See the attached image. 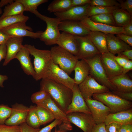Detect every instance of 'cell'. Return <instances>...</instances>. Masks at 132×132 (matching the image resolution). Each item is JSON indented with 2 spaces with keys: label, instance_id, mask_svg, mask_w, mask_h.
I'll return each instance as SVG.
<instances>
[{
  "label": "cell",
  "instance_id": "1",
  "mask_svg": "<svg viewBox=\"0 0 132 132\" xmlns=\"http://www.w3.org/2000/svg\"><path fill=\"white\" fill-rule=\"evenodd\" d=\"M40 90L47 92L58 107L66 113L72 97L71 89L53 80L43 78L40 83Z\"/></svg>",
  "mask_w": 132,
  "mask_h": 132
},
{
  "label": "cell",
  "instance_id": "2",
  "mask_svg": "<svg viewBox=\"0 0 132 132\" xmlns=\"http://www.w3.org/2000/svg\"><path fill=\"white\" fill-rule=\"evenodd\" d=\"M24 46L34 58L33 67L35 73L34 79L36 81L42 79L51 60L50 50L38 49L33 45L29 44Z\"/></svg>",
  "mask_w": 132,
  "mask_h": 132
},
{
  "label": "cell",
  "instance_id": "3",
  "mask_svg": "<svg viewBox=\"0 0 132 132\" xmlns=\"http://www.w3.org/2000/svg\"><path fill=\"white\" fill-rule=\"evenodd\" d=\"M50 50L53 62L68 75H70L78 60L76 57L58 45L52 47Z\"/></svg>",
  "mask_w": 132,
  "mask_h": 132
},
{
  "label": "cell",
  "instance_id": "4",
  "mask_svg": "<svg viewBox=\"0 0 132 132\" xmlns=\"http://www.w3.org/2000/svg\"><path fill=\"white\" fill-rule=\"evenodd\" d=\"M93 99L99 101L110 110V113H113L132 108V101L123 99L112 93L108 92L94 94Z\"/></svg>",
  "mask_w": 132,
  "mask_h": 132
},
{
  "label": "cell",
  "instance_id": "5",
  "mask_svg": "<svg viewBox=\"0 0 132 132\" xmlns=\"http://www.w3.org/2000/svg\"><path fill=\"white\" fill-rule=\"evenodd\" d=\"M33 14L45 22L46 24V29L42 32L39 38L40 39L47 45L56 44L60 33L58 26L61 21L58 18H52L43 15L37 10Z\"/></svg>",
  "mask_w": 132,
  "mask_h": 132
},
{
  "label": "cell",
  "instance_id": "6",
  "mask_svg": "<svg viewBox=\"0 0 132 132\" xmlns=\"http://www.w3.org/2000/svg\"><path fill=\"white\" fill-rule=\"evenodd\" d=\"M100 54L90 59H84L89 66V75L99 83L105 86L110 91L116 90V88L110 82L101 62L100 58Z\"/></svg>",
  "mask_w": 132,
  "mask_h": 132
},
{
  "label": "cell",
  "instance_id": "7",
  "mask_svg": "<svg viewBox=\"0 0 132 132\" xmlns=\"http://www.w3.org/2000/svg\"><path fill=\"white\" fill-rule=\"evenodd\" d=\"M44 78L62 84L72 90L75 84L74 79L58 65L54 64L51 59L43 76V78Z\"/></svg>",
  "mask_w": 132,
  "mask_h": 132
},
{
  "label": "cell",
  "instance_id": "8",
  "mask_svg": "<svg viewBox=\"0 0 132 132\" xmlns=\"http://www.w3.org/2000/svg\"><path fill=\"white\" fill-rule=\"evenodd\" d=\"M78 86L84 99H92L91 97L95 94L110 91L109 89L99 83L90 75Z\"/></svg>",
  "mask_w": 132,
  "mask_h": 132
},
{
  "label": "cell",
  "instance_id": "9",
  "mask_svg": "<svg viewBox=\"0 0 132 132\" xmlns=\"http://www.w3.org/2000/svg\"><path fill=\"white\" fill-rule=\"evenodd\" d=\"M25 23H17L2 29L0 31L11 37H29L34 39L39 38L43 32H32V29L27 25Z\"/></svg>",
  "mask_w": 132,
  "mask_h": 132
},
{
  "label": "cell",
  "instance_id": "10",
  "mask_svg": "<svg viewBox=\"0 0 132 132\" xmlns=\"http://www.w3.org/2000/svg\"><path fill=\"white\" fill-rule=\"evenodd\" d=\"M78 48L77 55L78 60L89 59L101 54L87 36H75Z\"/></svg>",
  "mask_w": 132,
  "mask_h": 132
},
{
  "label": "cell",
  "instance_id": "11",
  "mask_svg": "<svg viewBox=\"0 0 132 132\" xmlns=\"http://www.w3.org/2000/svg\"><path fill=\"white\" fill-rule=\"evenodd\" d=\"M96 124L104 122L107 116L110 113V110L101 102L96 100L85 99Z\"/></svg>",
  "mask_w": 132,
  "mask_h": 132
},
{
  "label": "cell",
  "instance_id": "12",
  "mask_svg": "<svg viewBox=\"0 0 132 132\" xmlns=\"http://www.w3.org/2000/svg\"><path fill=\"white\" fill-rule=\"evenodd\" d=\"M66 115L70 123L77 126L84 132H91L96 124L91 114L77 112Z\"/></svg>",
  "mask_w": 132,
  "mask_h": 132
},
{
  "label": "cell",
  "instance_id": "13",
  "mask_svg": "<svg viewBox=\"0 0 132 132\" xmlns=\"http://www.w3.org/2000/svg\"><path fill=\"white\" fill-rule=\"evenodd\" d=\"M73 95L70 103L68 106L66 113L81 112L91 114L85 99L79 88L78 85L75 84L72 89Z\"/></svg>",
  "mask_w": 132,
  "mask_h": 132
},
{
  "label": "cell",
  "instance_id": "14",
  "mask_svg": "<svg viewBox=\"0 0 132 132\" xmlns=\"http://www.w3.org/2000/svg\"><path fill=\"white\" fill-rule=\"evenodd\" d=\"M80 21L90 31H98L106 34H117L124 33L123 27L112 26L97 23L91 20L89 17H86Z\"/></svg>",
  "mask_w": 132,
  "mask_h": 132
},
{
  "label": "cell",
  "instance_id": "15",
  "mask_svg": "<svg viewBox=\"0 0 132 132\" xmlns=\"http://www.w3.org/2000/svg\"><path fill=\"white\" fill-rule=\"evenodd\" d=\"M89 4L80 6H72L61 12L54 13L56 18L61 21L70 20L80 21L87 17V10Z\"/></svg>",
  "mask_w": 132,
  "mask_h": 132
},
{
  "label": "cell",
  "instance_id": "16",
  "mask_svg": "<svg viewBox=\"0 0 132 132\" xmlns=\"http://www.w3.org/2000/svg\"><path fill=\"white\" fill-rule=\"evenodd\" d=\"M58 28L60 31L75 36H87L91 32L80 21H61Z\"/></svg>",
  "mask_w": 132,
  "mask_h": 132
},
{
  "label": "cell",
  "instance_id": "17",
  "mask_svg": "<svg viewBox=\"0 0 132 132\" xmlns=\"http://www.w3.org/2000/svg\"><path fill=\"white\" fill-rule=\"evenodd\" d=\"M10 117L5 124L8 126L19 125L26 122L29 107L22 104L15 103L12 106Z\"/></svg>",
  "mask_w": 132,
  "mask_h": 132
},
{
  "label": "cell",
  "instance_id": "18",
  "mask_svg": "<svg viewBox=\"0 0 132 132\" xmlns=\"http://www.w3.org/2000/svg\"><path fill=\"white\" fill-rule=\"evenodd\" d=\"M114 55L109 52L100 54V58L102 64L110 79L121 74L122 68L114 58Z\"/></svg>",
  "mask_w": 132,
  "mask_h": 132
},
{
  "label": "cell",
  "instance_id": "19",
  "mask_svg": "<svg viewBox=\"0 0 132 132\" xmlns=\"http://www.w3.org/2000/svg\"><path fill=\"white\" fill-rule=\"evenodd\" d=\"M36 104L48 110L53 115L55 119L60 120L64 124L70 123L66 114L58 107L49 95L44 100Z\"/></svg>",
  "mask_w": 132,
  "mask_h": 132
},
{
  "label": "cell",
  "instance_id": "20",
  "mask_svg": "<svg viewBox=\"0 0 132 132\" xmlns=\"http://www.w3.org/2000/svg\"><path fill=\"white\" fill-rule=\"evenodd\" d=\"M56 44L75 56L77 54L78 46L75 35L62 32L60 33Z\"/></svg>",
  "mask_w": 132,
  "mask_h": 132
},
{
  "label": "cell",
  "instance_id": "21",
  "mask_svg": "<svg viewBox=\"0 0 132 132\" xmlns=\"http://www.w3.org/2000/svg\"><path fill=\"white\" fill-rule=\"evenodd\" d=\"M23 37H11L5 43L6 48V56L3 64V66L7 65L15 57L19 51L22 45Z\"/></svg>",
  "mask_w": 132,
  "mask_h": 132
},
{
  "label": "cell",
  "instance_id": "22",
  "mask_svg": "<svg viewBox=\"0 0 132 132\" xmlns=\"http://www.w3.org/2000/svg\"><path fill=\"white\" fill-rule=\"evenodd\" d=\"M30 55L27 49L23 45L15 58L19 62L24 72L28 75L32 76L34 79L35 73L31 61Z\"/></svg>",
  "mask_w": 132,
  "mask_h": 132
},
{
  "label": "cell",
  "instance_id": "23",
  "mask_svg": "<svg viewBox=\"0 0 132 132\" xmlns=\"http://www.w3.org/2000/svg\"><path fill=\"white\" fill-rule=\"evenodd\" d=\"M107 46L109 52L114 55L126 50L132 49L131 47L113 34H106Z\"/></svg>",
  "mask_w": 132,
  "mask_h": 132
},
{
  "label": "cell",
  "instance_id": "24",
  "mask_svg": "<svg viewBox=\"0 0 132 132\" xmlns=\"http://www.w3.org/2000/svg\"><path fill=\"white\" fill-rule=\"evenodd\" d=\"M114 122L121 124H132V109L113 113L107 117L104 123L105 125Z\"/></svg>",
  "mask_w": 132,
  "mask_h": 132
},
{
  "label": "cell",
  "instance_id": "25",
  "mask_svg": "<svg viewBox=\"0 0 132 132\" xmlns=\"http://www.w3.org/2000/svg\"><path fill=\"white\" fill-rule=\"evenodd\" d=\"M109 80L115 87L116 90L132 92V80L126 74H121L110 79Z\"/></svg>",
  "mask_w": 132,
  "mask_h": 132
},
{
  "label": "cell",
  "instance_id": "26",
  "mask_svg": "<svg viewBox=\"0 0 132 132\" xmlns=\"http://www.w3.org/2000/svg\"><path fill=\"white\" fill-rule=\"evenodd\" d=\"M87 36L101 54L109 52L106 34L99 32L91 31Z\"/></svg>",
  "mask_w": 132,
  "mask_h": 132
},
{
  "label": "cell",
  "instance_id": "27",
  "mask_svg": "<svg viewBox=\"0 0 132 132\" xmlns=\"http://www.w3.org/2000/svg\"><path fill=\"white\" fill-rule=\"evenodd\" d=\"M75 72L74 80L78 85L81 83L90 74L89 66L84 59L78 60L74 68Z\"/></svg>",
  "mask_w": 132,
  "mask_h": 132
},
{
  "label": "cell",
  "instance_id": "28",
  "mask_svg": "<svg viewBox=\"0 0 132 132\" xmlns=\"http://www.w3.org/2000/svg\"><path fill=\"white\" fill-rule=\"evenodd\" d=\"M115 25L117 26L123 27L132 21V16L121 8L115 9L112 13Z\"/></svg>",
  "mask_w": 132,
  "mask_h": 132
},
{
  "label": "cell",
  "instance_id": "29",
  "mask_svg": "<svg viewBox=\"0 0 132 132\" xmlns=\"http://www.w3.org/2000/svg\"><path fill=\"white\" fill-rule=\"evenodd\" d=\"M24 11L22 5L15 0L5 7L3 12L0 17V20L7 16L23 14Z\"/></svg>",
  "mask_w": 132,
  "mask_h": 132
},
{
  "label": "cell",
  "instance_id": "30",
  "mask_svg": "<svg viewBox=\"0 0 132 132\" xmlns=\"http://www.w3.org/2000/svg\"><path fill=\"white\" fill-rule=\"evenodd\" d=\"M71 7V0H54L49 4L47 10L50 13L61 12Z\"/></svg>",
  "mask_w": 132,
  "mask_h": 132
},
{
  "label": "cell",
  "instance_id": "31",
  "mask_svg": "<svg viewBox=\"0 0 132 132\" xmlns=\"http://www.w3.org/2000/svg\"><path fill=\"white\" fill-rule=\"evenodd\" d=\"M29 19L23 14L7 17L0 20V30L17 23L26 22Z\"/></svg>",
  "mask_w": 132,
  "mask_h": 132
},
{
  "label": "cell",
  "instance_id": "32",
  "mask_svg": "<svg viewBox=\"0 0 132 132\" xmlns=\"http://www.w3.org/2000/svg\"><path fill=\"white\" fill-rule=\"evenodd\" d=\"M36 107L31 105L29 107L25 122L31 127L38 128L41 125Z\"/></svg>",
  "mask_w": 132,
  "mask_h": 132
},
{
  "label": "cell",
  "instance_id": "33",
  "mask_svg": "<svg viewBox=\"0 0 132 132\" xmlns=\"http://www.w3.org/2000/svg\"><path fill=\"white\" fill-rule=\"evenodd\" d=\"M93 21L110 26H114L115 22L112 13H103L89 17Z\"/></svg>",
  "mask_w": 132,
  "mask_h": 132
},
{
  "label": "cell",
  "instance_id": "34",
  "mask_svg": "<svg viewBox=\"0 0 132 132\" xmlns=\"http://www.w3.org/2000/svg\"><path fill=\"white\" fill-rule=\"evenodd\" d=\"M118 8L116 7H107L100 6H91L88 8L87 16L88 17L103 13H112L113 11Z\"/></svg>",
  "mask_w": 132,
  "mask_h": 132
},
{
  "label": "cell",
  "instance_id": "35",
  "mask_svg": "<svg viewBox=\"0 0 132 132\" xmlns=\"http://www.w3.org/2000/svg\"><path fill=\"white\" fill-rule=\"evenodd\" d=\"M36 109L40 125L50 122L55 119L53 115L46 108L37 105Z\"/></svg>",
  "mask_w": 132,
  "mask_h": 132
},
{
  "label": "cell",
  "instance_id": "36",
  "mask_svg": "<svg viewBox=\"0 0 132 132\" xmlns=\"http://www.w3.org/2000/svg\"><path fill=\"white\" fill-rule=\"evenodd\" d=\"M21 4L24 7V11H28L34 13L37 10L38 6L47 2L48 0H16Z\"/></svg>",
  "mask_w": 132,
  "mask_h": 132
},
{
  "label": "cell",
  "instance_id": "37",
  "mask_svg": "<svg viewBox=\"0 0 132 132\" xmlns=\"http://www.w3.org/2000/svg\"><path fill=\"white\" fill-rule=\"evenodd\" d=\"M89 4L91 6L120 7V3L115 0H90Z\"/></svg>",
  "mask_w": 132,
  "mask_h": 132
},
{
  "label": "cell",
  "instance_id": "38",
  "mask_svg": "<svg viewBox=\"0 0 132 132\" xmlns=\"http://www.w3.org/2000/svg\"><path fill=\"white\" fill-rule=\"evenodd\" d=\"M11 112V108L4 105H0V124H4L10 116Z\"/></svg>",
  "mask_w": 132,
  "mask_h": 132
},
{
  "label": "cell",
  "instance_id": "39",
  "mask_svg": "<svg viewBox=\"0 0 132 132\" xmlns=\"http://www.w3.org/2000/svg\"><path fill=\"white\" fill-rule=\"evenodd\" d=\"M48 95V93L45 91L40 90L32 95L31 99L32 102L36 104L44 100Z\"/></svg>",
  "mask_w": 132,
  "mask_h": 132
},
{
  "label": "cell",
  "instance_id": "40",
  "mask_svg": "<svg viewBox=\"0 0 132 132\" xmlns=\"http://www.w3.org/2000/svg\"><path fill=\"white\" fill-rule=\"evenodd\" d=\"M0 132H20V126L0 124Z\"/></svg>",
  "mask_w": 132,
  "mask_h": 132
},
{
  "label": "cell",
  "instance_id": "41",
  "mask_svg": "<svg viewBox=\"0 0 132 132\" xmlns=\"http://www.w3.org/2000/svg\"><path fill=\"white\" fill-rule=\"evenodd\" d=\"M122 124L116 122H112L105 125L106 132H120Z\"/></svg>",
  "mask_w": 132,
  "mask_h": 132
},
{
  "label": "cell",
  "instance_id": "42",
  "mask_svg": "<svg viewBox=\"0 0 132 132\" xmlns=\"http://www.w3.org/2000/svg\"><path fill=\"white\" fill-rule=\"evenodd\" d=\"M120 7L132 15V0H126L125 1H119Z\"/></svg>",
  "mask_w": 132,
  "mask_h": 132
},
{
  "label": "cell",
  "instance_id": "43",
  "mask_svg": "<svg viewBox=\"0 0 132 132\" xmlns=\"http://www.w3.org/2000/svg\"><path fill=\"white\" fill-rule=\"evenodd\" d=\"M62 122L60 120L55 119L52 123L40 129L38 132H51L52 130L54 127L60 124Z\"/></svg>",
  "mask_w": 132,
  "mask_h": 132
},
{
  "label": "cell",
  "instance_id": "44",
  "mask_svg": "<svg viewBox=\"0 0 132 132\" xmlns=\"http://www.w3.org/2000/svg\"><path fill=\"white\" fill-rule=\"evenodd\" d=\"M111 91L123 99L131 101L132 100V92H121L116 90Z\"/></svg>",
  "mask_w": 132,
  "mask_h": 132
},
{
  "label": "cell",
  "instance_id": "45",
  "mask_svg": "<svg viewBox=\"0 0 132 132\" xmlns=\"http://www.w3.org/2000/svg\"><path fill=\"white\" fill-rule=\"evenodd\" d=\"M20 132H38L41 129L34 128L28 125L26 122L19 125Z\"/></svg>",
  "mask_w": 132,
  "mask_h": 132
},
{
  "label": "cell",
  "instance_id": "46",
  "mask_svg": "<svg viewBox=\"0 0 132 132\" xmlns=\"http://www.w3.org/2000/svg\"><path fill=\"white\" fill-rule=\"evenodd\" d=\"M116 36L130 46H132V36L127 35L123 33H120L116 34Z\"/></svg>",
  "mask_w": 132,
  "mask_h": 132
},
{
  "label": "cell",
  "instance_id": "47",
  "mask_svg": "<svg viewBox=\"0 0 132 132\" xmlns=\"http://www.w3.org/2000/svg\"><path fill=\"white\" fill-rule=\"evenodd\" d=\"M114 58L117 63L121 67L129 60L122 55L120 54L117 56H114Z\"/></svg>",
  "mask_w": 132,
  "mask_h": 132
},
{
  "label": "cell",
  "instance_id": "48",
  "mask_svg": "<svg viewBox=\"0 0 132 132\" xmlns=\"http://www.w3.org/2000/svg\"><path fill=\"white\" fill-rule=\"evenodd\" d=\"M104 122L96 124L92 128L91 132H106Z\"/></svg>",
  "mask_w": 132,
  "mask_h": 132
},
{
  "label": "cell",
  "instance_id": "49",
  "mask_svg": "<svg viewBox=\"0 0 132 132\" xmlns=\"http://www.w3.org/2000/svg\"><path fill=\"white\" fill-rule=\"evenodd\" d=\"M90 0H71L72 6H80L90 3Z\"/></svg>",
  "mask_w": 132,
  "mask_h": 132
},
{
  "label": "cell",
  "instance_id": "50",
  "mask_svg": "<svg viewBox=\"0 0 132 132\" xmlns=\"http://www.w3.org/2000/svg\"><path fill=\"white\" fill-rule=\"evenodd\" d=\"M122 71L121 74H126L132 69V60H129L122 67Z\"/></svg>",
  "mask_w": 132,
  "mask_h": 132
},
{
  "label": "cell",
  "instance_id": "51",
  "mask_svg": "<svg viewBox=\"0 0 132 132\" xmlns=\"http://www.w3.org/2000/svg\"><path fill=\"white\" fill-rule=\"evenodd\" d=\"M7 54V48L5 44L0 45V62L3 59H5Z\"/></svg>",
  "mask_w": 132,
  "mask_h": 132
},
{
  "label": "cell",
  "instance_id": "52",
  "mask_svg": "<svg viewBox=\"0 0 132 132\" xmlns=\"http://www.w3.org/2000/svg\"><path fill=\"white\" fill-rule=\"evenodd\" d=\"M124 33L126 35L132 36V21L123 27Z\"/></svg>",
  "mask_w": 132,
  "mask_h": 132
},
{
  "label": "cell",
  "instance_id": "53",
  "mask_svg": "<svg viewBox=\"0 0 132 132\" xmlns=\"http://www.w3.org/2000/svg\"><path fill=\"white\" fill-rule=\"evenodd\" d=\"M11 36L0 31V44H5L7 41Z\"/></svg>",
  "mask_w": 132,
  "mask_h": 132
},
{
  "label": "cell",
  "instance_id": "54",
  "mask_svg": "<svg viewBox=\"0 0 132 132\" xmlns=\"http://www.w3.org/2000/svg\"><path fill=\"white\" fill-rule=\"evenodd\" d=\"M120 54L129 60H132V49L126 50Z\"/></svg>",
  "mask_w": 132,
  "mask_h": 132
},
{
  "label": "cell",
  "instance_id": "55",
  "mask_svg": "<svg viewBox=\"0 0 132 132\" xmlns=\"http://www.w3.org/2000/svg\"><path fill=\"white\" fill-rule=\"evenodd\" d=\"M12 0H1L0 1V8L11 4L14 2Z\"/></svg>",
  "mask_w": 132,
  "mask_h": 132
},
{
  "label": "cell",
  "instance_id": "56",
  "mask_svg": "<svg viewBox=\"0 0 132 132\" xmlns=\"http://www.w3.org/2000/svg\"><path fill=\"white\" fill-rule=\"evenodd\" d=\"M8 78V76L6 75H2L0 74V87H4L3 83L4 82L7 80Z\"/></svg>",
  "mask_w": 132,
  "mask_h": 132
},
{
  "label": "cell",
  "instance_id": "57",
  "mask_svg": "<svg viewBox=\"0 0 132 132\" xmlns=\"http://www.w3.org/2000/svg\"><path fill=\"white\" fill-rule=\"evenodd\" d=\"M132 124H126L122 125L120 132H126Z\"/></svg>",
  "mask_w": 132,
  "mask_h": 132
},
{
  "label": "cell",
  "instance_id": "58",
  "mask_svg": "<svg viewBox=\"0 0 132 132\" xmlns=\"http://www.w3.org/2000/svg\"><path fill=\"white\" fill-rule=\"evenodd\" d=\"M126 132H132V124L130 126Z\"/></svg>",
  "mask_w": 132,
  "mask_h": 132
},
{
  "label": "cell",
  "instance_id": "59",
  "mask_svg": "<svg viewBox=\"0 0 132 132\" xmlns=\"http://www.w3.org/2000/svg\"><path fill=\"white\" fill-rule=\"evenodd\" d=\"M0 12H2V10H1V8H0Z\"/></svg>",
  "mask_w": 132,
  "mask_h": 132
},
{
  "label": "cell",
  "instance_id": "60",
  "mask_svg": "<svg viewBox=\"0 0 132 132\" xmlns=\"http://www.w3.org/2000/svg\"><path fill=\"white\" fill-rule=\"evenodd\" d=\"M56 132H63L62 131H58Z\"/></svg>",
  "mask_w": 132,
  "mask_h": 132
},
{
  "label": "cell",
  "instance_id": "61",
  "mask_svg": "<svg viewBox=\"0 0 132 132\" xmlns=\"http://www.w3.org/2000/svg\"><path fill=\"white\" fill-rule=\"evenodd\" d=\"M2 12H0V14Z\"/></svg>",
  "mask_w": 132,
  "mask_h": 132
},
{
  "label": "cell",
  "instance_id": "62",
  "mask_svg": "<svg viewBox=\"0 0 132 132\" xmlns=\"http://www.w3.org/2000/svg\"></svg>",
  "mask_w": 132,
  "mask_h": 132
}]
</instances>
